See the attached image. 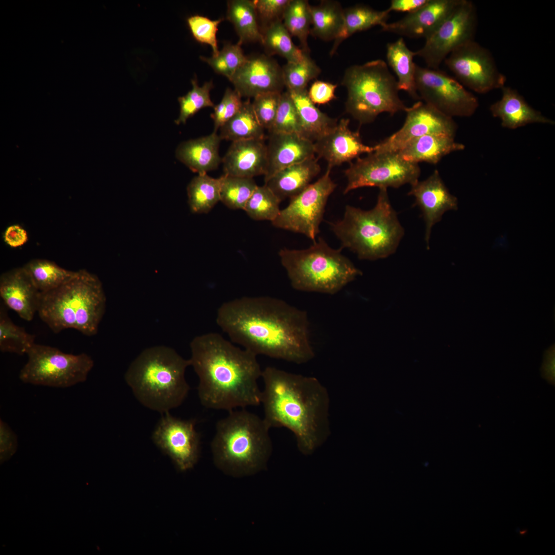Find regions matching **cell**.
<instances>
[{
    "instance_id": "2e32d148",
    "label": "cell",
    "mask_w": 555,
    "mask_h": 555,
    "mask_svg": "<svg viewBox=\"0 0 555 555\" xmlns=\"http://www.w3.org/2000/svg\"><path fill=\"white\" fill-rule=\"evenodd\" d=\"M403 126L394 134L374 146L377 153H396L412 140L430 134L454 137L456 124L447 116L423 101H418L405 110Z\"/></svg>"
},
{
    "instance_id": "e0dca14e",
    "label": "cell",
    "mask_w": 555,
    "mask_h": 555,
    "mask_svg": "<svg viewBox=\"0 0 555 555\" xmlns=\"http://www.w3.org/2000/svg\"><path fill=\"white\" fill-rule=\"evenodd\" d=\"M195 424V420L180 419L168 412L162 414L153 433L154 443L180 471L192 468L199 458L200 436Z\"/></svg>"
},
{
    "instance_id": "44dd1931",
    "label": "cell",
    "mask_w": 555,
    "mask_h": 555,
    "mask_svg": "<svg viewBox=\"0 0 555 555\" xmlns=\"http://www.w3.org/2000/svg\"><path fill=\"white\" fill-rule=\"evenodd\" d=\"M349 119H342L329 132L313 142L316 154L331 168L375 151L374 146L363 143L358 131L349 128Z\"/></svg>"
},
{
    "instance_id": "cb8c5ba5",
    "label": "cell",
    "mask_w": 555,
    "mask_h": 555,
    "mask_svg": "<svg viewBox=\"0 0 555 555\" xmlns=\"http://www.w3.org/2000/svg\"><path fill=\"white\" fill-rule=\"evenodd\" d=\"M221 162L225 174L246 178L265 175L267 151L264 139L232 142Z\"/></svg>"
},
{
    "instance_id": "7402d4cb",
    "label": "cell",
    "mask_w": 555,
    "mask_h": 555,
    "mask_svg": "<svg viewBox=\"0 0 555 555\" xmlns=\"http://www.w3.org/2000/svg\"><path fill=\"white\" fill-rule=\"evenodd\" d=\"M41 292L23 267L3 273L0 276V296L8 308L23 319L31 321L38 312Z\"/></svg>"
},
{
    "instance_id": "1f68e13d",
    "label": "cell",
    "mask_w": 555,
    "mask_h": 555,
    "mask_svg": "<svg viewBox=\"0 0 555 555\" xmlns=\"http://www.w3.org/2000/svg\"><path fill=\"white\" fill-rule=\"evenodd\" d=\"M264 128L254 114L252 103L248 99L231 119L219 129L221 140L236 141L249 139H264Z\"/></svg>"
},
{
    "instance_id": "30bf717a",
    "label": "cell",
    "mask_w": 555,
    "mask_h": 555,
    "mask_svg": "<svg viewBox=\"0 0 555 555\" xmlns=\"http://www.w3.org/2000/svg\"><path fill=\"white\" fill-rule=\"evenodd\" d=\"M18 377L24 383L66 388L86 381L94 362L88 354L73 355L48 345L34 343Z\"/></svg>"
},
{
    "instance_id": "f6af8a7d",
    "label": "cell",
    "mask_w": 555,
    "mask_h": 555,
    "mask_svg": "<svg viewBox=\"0 0 555 555\" xmlns=\"http://www.w3.org/2000/svg\"><path fill=\"white\" fill-rule=\"evenodd\" d=\"M223 18L212 20L206 16L195 14L188 17L187 23L194 38L198 42L210 45L213 55H217L218 49L216 33L218 26Z\"/></svg>"
},
{
    "instance_id": "9c48e42d",
    "label": "cell",
    "mask_w": 555,
    "mask_h": 555,
    "mask_svg": "<svg viewBox=\"0 0 555 555\" xmlns=\"http://www.w3.org/2000/svg\"><path fill=\"white\" fill-rule=\"evenodd\" d=\"M342 84L347 91L346 110L361 124L374 121L381 113L393 115L408 107L399 96L397 79L381 59L348 67Z\"/></svg>"
},
{
    "instance_id": "ac0fdd59",
    "label": "cell",
    "mask_w": 555,
    "mask_h": 555,
    "mask_svg": "<svg viewBox=\"0 0 555 555\" xmlns=\"http://www.w3.org/2000/svg\"><path fill=\"white\" fill-rule=\"evenodd\" d=\"M230 81L240 96L254 97L267 92H280L284 86L282 68L265 55L248 59Z\"/></svg>"
},
{
    "instance_id": "ba28073f",
    "label": "cell",
    "mask_w": 555,
    "mask_h": 555,
    "mask_svg": "<svg viewBox=\"0 0 555 555\" xmlns=\"http://www.w3.org/2000/svg\"><path fill=\"white\" fill-rule=\"evenodd\" d=\"M279 256L291 286L299 291L334 294L362 274L341 249H332L321 237L306 249H282Z\"/></svg>"
},
{
    "instance_id": "277c9868",
    "label": "cell",
    "mask_w": 555,
    "mask_h": 555,
    "mask_svg": "<svg viewBox=\"0 0 555 555\" xmlns=\"http://www.w3.org/2000/svg\"><path fill=\"white\" fill-rule=\"evenodd\" d=\"M270 429L264 418L245 409L229 411L216 424L211 443L214 464L234 477L266 469L272 451Z\"/></svg>"
},
{
    "instance_id": "9f6ffc18",
    "label": "cell",
    "mask_w": 555,
    "mask_h": 555,
    "mask_svg": "<svg viewBox=\"0 0 555 555\" xmlns=\"http://www.w3.org/2000/svg\"><path fill=\"white\" fill-rule=\"evenodd\" d=\"M200 58L207 63L216 73L222 75L231 80L232 75L220 51L216 55H212L210 58L200 57Z\"/></svg>"
},
{
    "instance_id": "8d00e7d4",
    "label": "cell",
    "mask_w": 555,
    "mask_h": 555,
    "mask_svg": "<svg viewBox=\"0 0 555 555\" xmlns=\"http://www.w3.org/2000/svg\"><path fill=\"white\" fill-rule=\"evenodd\" d=\"M262 35V43L268 53L280 55L287 62H299L308 54L294 44L282 20L269 24Z\"/></svg>"
},
{
    "instance_id": "60d3db41",
    "label": "cell",
    "mask_w": 555,
    "mask_h": 555,
    "mask_svg": "<svg viewBox=\"0 0 555 555\" xmlns=\"http://www.w3.org/2000/svg\"><path fill=\"white\" fill-rule=\"evenodd\" d=\"M281 201L267 185L257 186L244 210L253 219L268 220L272 222L280 212Z\"/></svg>"
},
{
    "instance_id": "bcb514c9",
    "label": "cell",
    "mask_w": 555,
    "mask_h": 555,
    "mask_svg": "<svg viewBox=\"0 0 555 555\" xmlns=\"http://www.w3.org/2000/svg\"><path fill=\"white\" fill-rule=\"evenodd\" d=\"M280 92H267L254 97L253 111L261 125L269 131L273 124L280 101Z\"/></svg>"
},
{
    "instance_id": "74e56055",
    "label": "cell",
    "mask_w": 555,
    "mask_h": 555,
    "mask_svg": "<svg viewBox=\"0 0 555 555\" xmlns=\"http://www.w3.org/2000/svg\"><path fill=\"white\" fill-rule=\"evenodd\" d=\"M34 335L14 324L8 317L4 306L0 308V350L18 355L27 354L35 343Z\"/></svg>"
},
{
    "instance_id": "6da1fadb",
    "label": "cell",
    "mask_w": 555,
    "mask_h": 555,
    "mask_svg": "<svg viewBox=\"0 0 555 555\" xmlns=\"http://www.w3.org/2000/svg\"><path fill=\"white\" fill-rule=\"evenodd\" d=\"M216 321L233 342L258 355L296 364L311 360L306 311L267 296L244 297L225 302Z\"/></svg>"
},
{
    "instance_id": "7dc6e473",
    "label": "cell",
    "mask_w": 555,
    "mask_h": 555,
    "mask_svg": "<svg viewBox=\"0 0 555 555\" xmlns=\"http://www.w3.org/2000/svg\"><path fill=\"white\" fill-rule=\"evenodd\" d=\"M241 98L235 89H226L220 102L214 106V112L211 115L214 122L213 132H217L239 110L243 103Z\"/></svg>"
},
{
    "instance_id": "db71d44e",
    "label": "cell",
    "mask_w": 555,
    "mask_h": 555,
    "mask_svg": "<svg viewBox=\"0 0 555 555\" xmlns=\"http://www.w3.org/2000/svg\"><path fill=\"white\" fill-rule=\"evenodd\" d=\"M430 0H392L387 9L390 11L413 12L426 5Z\"/></svg>"
},
{
    "instance_id": "11a10c76",
    "label": "cell",
    "mask_w": 555,
    "mask_h": 555,
    "mask_svg": "<svg viewBox=\"0 0 555 555\" xmlns=\"http://www.w3.org/2000/svg\"><path fill=\"white\" fill-rule=\"evenodd\" d=\"M542 376L549 383H554V346L545 351L541 368Z\"/></svg>"
},
{
    "instance_id": "f35d334b",
    "label": "cell",
    "mask_w": 555,
    "mask_h": 555,
    "mask_svg": "<svg viewBox=\"0 0 555 555\" xmlns=\"http://www.w3.org/2000/svg\"><path fill=\"white\" fill-rule=\"evenodd\" d=\"M219 178L220 201L230 209L244 210L248 200L257 186L253 178L225 174Z\"/></svg>"
},
{
    "instance_id": "d590c367",
    "label": "cell",
    "mask_w": 555,
    "mask_h": 555,
    "mask_svg": "<svg viewBox=\"0 0 555 555\" xmlns=\"http://www.w3.org/2000/svg\"><path fill=\"white\" fill-rule=\"evenodd\" d=\"M220 178L198 174L187 187L188 203L193 213H208L220 201Z\"/></svg>"
},
{
    "instance_id": "f1b7e54d",
    "label": "cell",
    "mask_w": 555,
    "mask_h": 555,
    "mask_svg": "<svg viewBox=\"0 0 555 555\" xmlns=\"http://www.w3.org/2000/svg\"><path fill=\"white\" fill-rule=\"evenodd\" d=\"M298 111L302 128V136L314 142L338 123V120L320 110L309 99L307 89L299 91H287Z\"/></svg>"
},
{
    "instance_id": "3957f363",
    "label": "cell",
    "mask_w": 555,
    "mask_h": 555,
    "mask_svg": "<svg viewBox=\"0 0 555 555\" xmlns=\"http://www.w3.org/2000/svg\"><path fill=\"white\" fill-rule=\"evenodd\" d=\"M264 419L270 428H285L295 437L300 452L310 455L331 432L330 397L316 377L268 366L262 371Z\"/></svg>"
},
{
    "instance_id": "836d02e7",
    "label": "cell",
    "mask_w": 555,
    "mask_h": 555,
    "mask_svg": "<svg viewBox=\"0 0 555 555\" xmlns=\"http://www.w3.org/2000/svg\"><path fill=\"white\" fill-rule=\"evenodd\" d=\"M256 14L253 1L228 2L227 18L234 26L240 44L246 42H262L263 35L259 30Z\"/></svg>"
},
{
    "instance_id": "4dcf8cb0",
    "label": "cell",
    "mask_w": 555,
    "mask_h": 555,
    "mask_svg": "<svg viewBox=\"0 0 555 555\" xmlns=\"http://www.w3.org/2000/svg\"><path fill=\"white\" fill-rule=\"evenodd\" d=\"M390 12L387 9L377 10L364 5H356L343 10L342 28L335 40L330 54H333L339 45L353 34L376 26L383 27L387 23Z\"/></svg>"
},
{
    "instance_id": "c3c4849f",
    "label": "cell",
    "mask_w": 555,
    "mask_h": 555,
    "mask_svg": "<svg viewBox=\"0 0 555 555\" xmlns=\"http://www.w3.org/2000/svg\"><path fill=\"white\" fill-rule=\"evenodd\" d=\"M290 0L253 1L256 13L264 21L270 23L281 20Z\"/></svg>"
},
{
    "instance_id": "ab89813d",
    "label": "cell",
    "mask_w": 555,
    "mask_h": 555,
    "mask_svg": "<svg viewBox=\"0 0 555 555\" xmlns=\"http://www.w3.org/2000/svg\"><path fill=\"white\" fill-rule=\"evenodd\" d=\"M283 24L290 35L297 37L302 49L308 53L307 39L310 33V5L307 1L290 0L284 11Z\"/></svg>"
},
{
    "instance_id": "681fc988",
    "label": "cell",
    "mask_w": 555,
    "mask_h": 555,
    "mask_svg": "<svg viewBox=\"0 0 555 555\" xmlns=\"http://www.w3.org/2000/svg\"><path fill=\"white\" fill-rule=\"evenodd\" d=\"M17 437L10 427L3 420H0V460L2 464L16 452Z\"/></svg>"
},
{
    "instance_id": "d4e9b609",
    "label": "cell",
    "mask_w": 555,
    "mask_h": 555,
    "mask_svg": "<svg viewBox=\"0 0 555 555\" xmlns=\"http://www.w3.org/2000/svg\"><path fill=\"white\" fill-rule=\"evenodd\" d=\"M501 89V98L491 105L489 109L493 117L501 120L503 127L515 129L531 123H554L530 106L515 89L504 86Z\"/></svg>"
},
{
    "instance_id": "52a82bcc",
    "label": "cell",
    "mask_w": 555,
    "mask_h": 555,
    "mask_svg": "<svg viewBox=\"0 0 555 555\" xmlns=\"http://www.w3.org/2000/svg\"><path fill=\"white\" fill-rule=\"evenodd\" d=\"M330 224L342 247L361 260L388 257L396 251L404 234L385 188L379 189L373 209L366 211L347 205L343 218Z\"/></svg>"
},
{
    "instance_id": "7bdbcfd3",
    "label": "cell",
    "mask_w": 555,
    "mask_h": 555,
    "mask_svg": "<svg viewBox=\"0 0 555 555\" xmlns=\"http://www.w3.org/2000/svg\"><path fill=\"white\" fill-rule=\"evenodd\" d=\"M282 71L284 86L287 91H291L306 90L308 82L321 72L320 68L308 54L299 62H287Z\"/></svg>"
},
{
    "instance_id": "d6a6232c",
    "label": "cell",
    "mask_w": 555,
    "mask_h": 555,
    "mask_svg": "<svg viewBox=\"0 0 555 555\" xmlns=\"http://www.w3.org/2000/svg\"><path fill=\"white\" fill-rule=\"evenodd\" d=\"M310 33L324 40L337 38L343 24V9L337 2L325 1L317 6H310Z\"/></svg>"
},
{
    "instance_id": "b9f144b4",
    "label": "cell",
    "mask_w": 555,
    "mask_h": 555,
    "mask_svg": "<svg viewBox=\"0 0 555 555\" xmlns=\"http://www.w3.org/2000/svg\"><path fill=\"white\" fill-rule=\"evenodd\" d=\"M192 88L186 95L179 97L178 101L180 105L178 118L175 120L177 125L185 124L188 119L193 117L200 109L205 107H214V104L210 98V91L213 87L212 81L205 82L199 86L196 78L191 80Z\"/></svg>"
},
{
    "instance_id": "4316f807",
    "label": "cell",
    "mask_w": 555,
    "mask_h": 555,
    "mask_svg": "<svg viewBox=\"0 0 555 555\" xmlns=\"http://www.w3.org/2000/svg\"><path fill=\"white\" fill-rule=\"evenodd\" d=\"M321 170L314 156L286 168L270 178L267 185L281 201L299 194Z\"/></svg>"
},
{
    "instance_id": "5bb4252c",
    "label": "cell",
    "mask_w": 555,
    "mask_h": 555,
    "mask_svg": "<svg viewBox=\"0 0 555 555\" xmlns=\"http://www.w3.org/2000/svg\"><path fill=\"white\" fill-rule=\"evenodd\" d=\"M477 25L476 6L469 0H461L434 32L425 40L423 46L416 51L427 67L439 69L445 59L455 49L474 40Z\"/></svg>"
},
{
    "instance_id": "816d5d0a",
    "label": "cell",
    "mask_w": 555,
    "mask_h": 555,
    "mask_svg": "<svg viewBox=\"0 0 555 555\" xmlns=\"http://www.w3.org/2000/svg\"><path fill=\"white\" fill-rule=\"evenodd\" d=\"M240 45L239 42L236 44L226 43L222 50L219 51L225 59L232 78L248 59L244 54Z\"/></svg>"
},
{
    "instance_id": "7a4b0ae2",
    "label": "cell",
    "mask_w": 555,
    "mask_h": 555,
    "mask_svg": "<svg viewBox=\"0 0 555 555\" xmlns=\"http://www.w3.org/2000/svg\"><path fill=\"white\" fill-rule=\"evenodd\" d=\"M190 345V366L199 379L203 406L229 412L261 404L262 370L255 354L215 332L196 336Z\"/></svg>"
},
{
    "instance_id": "83f0119b",
    "label": "cell",
    "mask_w": 555,
    "mask_h": 555,
    "mask_svg": "<svg viewBox=\"0 0 555 555\" xmlns=\"http://www.w3.org/2000/svg\"><path fill=\"white\" fill-rule=\"evenodd\" d=\"M465 147L464 144L455 141L454 136L430 134L412 140L396 153L402 159L411 162L436 164L443 157L463 150Z\"/></svg>"
},
{
    "instance_id": "8fae6325",
    "label": "cell",
    "mask_w": 555,
    "mask_h": 555,
    "mask_svg": "<svg viewBox=\"0 0 555 555\" xmlns=\"http://www.w3.org/2000/svg\"><path fill=\"white\" fill-rule=\"evenodd\" d=\"M420 174L418 163L405 161L397 153L373 152L357 158L345 171L347 185L344 193L365 187L398 188L413 184Z\"/></svg>"
},
{
    "instance_id": "ffe728a7",
    "label": "cell",
    "mask_w": 555,
    "mask_h": 555,
    "mask_svg": "<svg viewBox=\"0 0 555 555\" xmlns=\"http://www.w3.org/2000/svg\"><path fill=\"white\" fill-rule=\"evenodd\" d=\"M461 2V0H430L424 6L407 14L402 18L387 23L381 27L382 30L409 38L425 40Z\"/></svg>"
},
{
    "instance_id": "603a6c76",
    "label": "cell",
    "mask_w": 555,
    "mask_h": 555,
    "mask_svg": "<svg viewBox=\"0 0 555 555\" xmlns=\"http://www.w3.org/2000/svg\"><path fill=\"white\" fill-rule=\"evenodd\" d=\"M265 182L281 170L314 157V143L296 134L270 133Z\"/></svg>"
},
{
    "instance_id": "7c38bea8",
    "label": "cell",
    "mask_w": 555,
    "mask_h": 555,
    "mask_svg": "<svg viewBox=\"0 0 555 555\" xmlns=\"http://www.w3.org/2000/svg\"><path fill=\"white\" fill-rule=\"evenodd\" d=\"M331 169L327 166L325 173L317 181L291 198L289 205L281 210L272 221V225L314 240L320 232L328 198L337 187L330 176Z\"/></svg>"
},
{
    "instance_id": "ee69618b",
    "label": "cell",
    "mask_w": 555,
    "mask_h": 555,
    "mask_svg": "<svg viewBox=\"0 0 555 555\" xmlns=\"http://www.w3.org/2000/svg\"><path fill=\"white\" fill-rule=\"evenodd\" d=\"M269 133L296 134L302 136L299 116L287 91L281 93L276 115Z\"/></svg>"
},
{
    "instance_id": "f5cc1de1",
    "label": "cell",
    "mask_w": 555,
    "mask_h": 555,
    "mask_svg": "<svg viewBox=\"0 0 555 555\" xmlns=\"http://www.w3.org/2000/svg\"><path fill=\"white\" fill-rule=\"evenodd\" d=\"M3 237L5 242L13 248L22 246L28 240L27 232L18 225H12L7 227Z\"/></svg>"
},
{
    "instance_id": "f546056e",
    "label": "cell",
    "mask_w": 555,
    "mask_h": 555,
    "mask_svg": "<svg viewBox=\"0 0 555 555\" xmlns=\"http://www.w3.org/2000/svg\"><path fill=\"white\" fill-rule=\"evenodd\" d=\"M415 56L416 51L408 47L402 37L386 45L387 64L397 76L399 90L405 91L415 100H420L415 81L417 64L413 61Z\"/></svg>"
},
{
    "instance_id": "4fadbf2b",
    "label": "cell",
    "mask_w": 555,
    "mask_h": 555,
    "mask_svg": "<svg viewBox=\"0 0 555 555\" xmlns=\"http://www.w3.org/2000/svg\"><path fill=\"white\" fill-rule=\"evenodd\" d=\"M415 81L420 100L448 116L469 117L478 107L475 96L439 69L416 65Z\"/></svg>"
},
{
    "instance_id": "5b68a950",
    "label": "cell",
    "mask_w": 555,
    "mask_h": 555,
    "mask_svg": "<svg viewBox=\"0 0 555 555\" xmlns=\"http://www.w3.org/2000/svg\"><path fill=\"white\" fill-rule=\"evenodd\" d=\"M190 366L174 349L163 345L143 350L131 363L125 379L137 400L161 414L183 402L190 386L185 378Z\"/></svg>"
},
{
    "instance_id": "f907efd6",
    "label": "cell",
    "mask_w": 555,
    "mask_h": 555,
    "mask_svg": "<svg viewBox=\"0 0 555 555\" xmlns=\"http://www.w3.org/2000/svg\"><path fill=\"white\" fill-rule=\"evenodd\" d=\"M337 85L329 82L316 81L307 91L310 100L315 104H324L336 98L335 90Z\"/></svg>"
},
{
    "instance_id": "484cf974",
    "label": "cell",
    "mask_w": 555,
    "mask_h": 555,
    "mask_svg": "<svg viewBox=\"0 0 555 555\" xmlns=\"http://www.w3.org/2000/svg\"><path fill=\"white\" fill-rule=\"evenodd\" d=\"M217 132L181 142L176 150V158L193 172L207 174L221 162L219 154L221 141Z\"/></svg>"
},
{
    "instance_id": "8992f818",
    "label": "cell",
    "mask_w": 555,
    "mask_h": 555,
    "mask_svg": "<svg viewBox=\"0 0 555 555\" xmlns=\"http://www.w3.org/2000/svg\"><path fill=\"white\" fill-rule=\"evenodd\" d=\"M106 299L98 277L85 269L61 286L41 292L38 313L57 334L72 328L87 336L97 334Z\"/></svg>"
},
{
    "instance_id": "d6986e66",
    "label": "cell",
    "mask_w": 555,
    "mask_h": 555,
    "mask_svg": "<svg viewBox=\"0 0 555 555\" xmlns=\"http://www.w3.org/2000/svg\"><path fill=\"white\" fill-rule=\"evenodd\" d=\"M408 194L414 197L415 204L422 212L425 240L429 249L432 227L441 219L446 212L457 210V199L449 192L436 170L426 179L411 185Z\"/></svg>"
},
{
    "instance_id": "9a60e30c",
    "label": "cell",
    "mask_w": 555,
    "mask_h": 555,
    "mask_svg": "<svg viewBox=\"0 0 555 555\" xmlns=\"http://www.w3.org/2000/svg\"><path fill=\"white\" fill-rule=\"evenodd\" d=\"M444 62L464 87L479 94L501 89L506 82L491 53L475 40L455 49Z\"/></svg>"
},
{
    "instance_id": "e575fe53",
    "label": "cell",
    "mask_w": 555,
    "mask_h": 555,
    "mask_svg": "<svg viewBox=\"0 0 555 555\" xmlns=\"http://www.w3.org/2000/svg\"><path fill=\"white\" fill-rule=\"evenodd\" d=\"M23 267L42 293L61 286L78 273V271L66 270L52 261L44 259L31 260Z\"/></svg>"
}]
</instances>
